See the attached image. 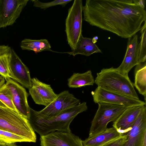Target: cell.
Instances as JSON below:
<instances>
[{
	"mask_svg": "<svg viewBox=\"0 0 146 146\" xmlns=\"http://www.w3.org/2000/svg\"><path fill=\"white\" fill-rule=\"evenodd\" d=\"M83 20L91 25L129 38L140 31L146 11L136 0H86Z\"/></svg>",
	"mask_w": 146,
	"mask_h": 146,
	"instance_id": "1",
	"label": "cell"
},
{
	"mask_svg": "<svg viewBox=\"0 0 146 146\" xmlns=\"http://www.w3.org/2000/svg\"><path fill=\"white\" fill-rule=\"evenodd\" d=\"M87 109L86 103L83 102L50 119L39 118L30 112L28 119L34 131L40 136L56 131L70 132V125L74 119L78 114Z\"/></svg>",
	"mask_w": 146,
	"mask_h": 146,
	"instance_id": "2",
	"label": "cell"
},
{
	"mask_svg": "<svg viewBox=\"0 0 146 146\" xmlns=\"http://www.w3.org/2000/svg\"><path fill=\"white\" fill-rule=\"evenodd\" d=\"M95 83L98 86L108 91L139 100L128 75L121 73L113 67L104 68L97 73Z\"/></svg>",
	"mask_w": 146,
	"mask_h": 146,
	"instance_id": "3",
	"label": "cell"
},
{
	"mask_svg": "<svg viewBox=\"0 0 146 146\" xmlns=\"http://www.w3.org/2000/svg\"><path fill=\"white\" fill-rule=\"evenodd\" d=\"M0 129L21 137L29 142H36V135L28 119L17 111L1 106Z\"/></svg>",
	"mask_w": 146,
	"mask_h": 146,
	"instance_id": "4",
	"label": "cell"
},
{
	"mask_svg": "<svg viewBox=\"0 0 146 146\" xmlns=\"http://www.w3.org/2000/svg\"><path fill=\"white\" fill-rule=\"evenodd\" d=\"M98 104V109L91 123L89 137L94 136L105 130L107 128V126L109 122L115 121L128 108L109 104Z\"/></svg>",
	"mask_w": 146,
	"mask_h": 146,
	"instance_id": "5",
	"label": "cell"
},
{
	"mask_svg": "<svg viewBox=\"0 0 146 146\" xmlns=\"http://www.w3.org/2000/svg\"><path fill=\"white\" fill-rule=\"evenodd\" d=\"M80 104V100L68 91L65 90L57 94L55 99L42 110L36 111L30 108V112L39 118L49 119Z\"/></svg>",
	"mask_w": 146,
	"mask_h": 146,
	"instance_id": "6",
	"label": "cell"
},
{
	"mask_svg": "<svg viewBox=\"0 0 146 146\" xmlns=\"http://www.w3.org/2000/svg\"><path fill=\"white\" fill-rule=\"evenodd\" d=\"M82 2L75 0L68 10L65 21V30L67 40L72 50L75 48L82 34Z\"/></svg>",
	"mask_w": 146,
	"mask_h": 146,
	"instance_id": "7",
	"label": "cell"
},
{
	"mask_svg": "<svg viewBox=\"0 0 146 146\" xmlns=\"http://www.w3.org/2000/svg\"><path fill=\"white\" fill-rule=\"evenodd\" d=\"M95 103H106L122 105L128 107L145 105L146 102L127 96L108 91L98 86L91 92Z\"/></svg>",
	"mask_w": 146,
	"mask_h": 146,
	"instance_id": "8",
	"label": "cell"
},
{
	"mask_svg": "<svg viewBox=\"0 0 146 146\" xmlns=\"http://www.w3.org/2000/svg\"><path fill=\"white\" fill-rule=\"evenodd\" d=\"M29 1L0 0V29L13 25Z\"/></svg>",
	"mask_w": 146,
	"mask_h": 146,
	"instance_id": "9",
	"label": "cell"
},
{
	"mask_svg": "<svg viewBox=\"0 0 146 146\" xmlns=\"http://www.w3.org/2000/svg\"><path fill=\"white\" fill-rule=\"evenodd\" d=\"M126 134L127 135V140L122 146H146L145 105L131 129Z\"/></svg>",
	"mask_w": 146,
	"mask_h": 146,
	"instance_id": "10",
	"label": "cell"
},
{
	"mask_svg": "<svg viewBox=\"0 0 146 146\" xmlns=\"http://www.w3.org/2000/svg\"><path fill=\"white\" fill-rule=\"evenodd\" d=\"M5 84L12 94L13 103L16 110L28 119L30 114V108L27 101L28 94L24 88L11 78H5Z\"/></svg>",
	"mask_w": 146,
	"mask_h": 146,
	"instance_id": "11",
	"label": "cell"
},
{
	"mask_svg": "<svg viewBox=\"0 0 146 146\" xmlns=\"http://www.w3.org/2000/svg\"><path fill=\"white\" fill-rule=\"evenodd\" d=\"M41 146H83L82 140L71 131H56L40 136Z\"/></svg>",
	"mask_w": 146,
	"mask_h": 146,
	"instance_id": "12",
	"label": "cell"
},
{
	"mask_svg": "<svg viewBox=\"0 0 146 146\" xmlns=\"http://www.w3.org/2000/svg\"><path fill=\"white\" fill-rule=\"evenodd\" d=\"M9 69L11 78L27 88H30L31 78L29 70L11 48H10Z\"/></svg>",
	"mask_w": 146,
	"mask_h": 146,
	"instance_id": "13",
	"label": "cell"
},
{
	"mask_svg": "<svg viewBox=\"0 0 146 146\" xmlns=\"http://www.w3.org/2000/svg\"><path fill=\"white\" fill-rule=\"evenodd\" d=\"M31 81L29 93L35 104L46 107L57 97V94L50 85L41 82L36 78H32Z\"/></svg>",
	"mask_w": 146,
	"mask_h": 146,
	"instance_id": "14",
	"label": "cell"
},
{
	"mask_svg": "<svg viewBox=\"0 0 146 146\" xmlns=\"http://www.w3.org/2000/svg\"><path fill=\"white\" fill-rule=\"evenodd\" d=\"M140 63L139 43L138 35L136 34L128 38L124 58L121 64L116 69L121 73L128 75L131 69Z\"/></svg>",
	"mask_w": 146,
	"mask_h": 146,
	"instance_id": "15",
	"label": "cell"
},
{
	"mask_svg": "<svg viewBox=\"0 0 146 146\" xmlns=\"http://www.w3.org/2000/svg\"><path fill=\"white\" fill-rule=\"evenodd\" d=\"M145 105L128 108L113 121V127L122 134L127 133L131 129Z\"/></svg>",
	"mask_w": 146,
	"mask_h": 146,
	"instance_id": "16",
	"label": "cell"
},
{
	"mask_svg": "<svg viewBox=\"0 0 146 146\" xmlns=\"http://www.w3.org/2000/svg\"><path fill=\"white\" fill-rule=\"evenodd\" d=\"M122 134L114 127L107 128L102 132L82 141L83 146H102Z\"/></svg>",
	"mask_w": 146,
	"mask_h": 146,
	"instance_id": "17",
	"label": "cell"
},
{
	"mask_svg": "<svg viewBox=\"0 0 146 146\" xmlns=\"http://www.w3.org/2000/svg\"><path fill=\"white\" fill-rule=\"evenodd\" d=\"M97 53H102V52L94 42L92 38L84 37L82 34L74 50L64 53L74 56L80 54L88 56Z\"/></svg>",
	"mask_w": 146,
	"mask_h": 146,
	"instance_id": "18",
	"label": "cell"
},
{
	"mask_svg": "<svg viewBox=\"0 0 146 146\" xmlns=\"http://www.w3.org/2000/svg\"><path fill=\"white\" fill-rule=\"evenodd\" d=\"M70 88H76L86 86H93L95 80L90 70L82 73H74L68 80Z\"/></svg>",
	"mask_w": 146,
	"mask_h": 146,
	"instance_id": "19",
	"label": "cell"
},
{
	"mask_svg": "<svg viewBox=\"0 0 146 146\" xmlns=\"http://www.w3.org/2000/svg\"><path fill=\"white\" fill-rule=\"evenodd\" d=\"M20 47L22 50H32L36 53L43 51H51V46L46 39L36 40L25 38L20 43Z\"/></svg>",
	"mask_w": 146,
	"mask_h": 146,
	"instance_id": "20",
	"label": "cell"
},
{
	"mask_svg": "<svg viewBox=\"0 0 146 146\" xmlns=\"http://www.w3.org/2000/svg\"><path fill=\"white\" fill-rule=\"evenodd\" d=\"M134 86L139 93L143 96L146 102V61L140 63L135 69V82Z\"/></svg>",
	"mask_w": 146,
	"mask_h": 146,
	"instance_id": "21",
	"label": "cell"
},
{
	"mask_svg": "<svg viewBox=\"0 0 146 146\" xmlns=\"http://www.w3.org/2000/svg\"><path fill=\"white\" fill-rule=\"evenodd\" d=\"M0 106L17 111L13 103L11 93L5 83L0 87Z\"/></svg>",
	"mask_w": 146,
	"mask_h": 146,
	"instance_id": "22",
	"label": "cell"
},
{
	"mask_svg": "<svg viewBox=\"0 0 146 146\" xmlns=\"http://www.w3.org/2000/svg\"><path fill=\"white\" fill-rule=\"evenodd\" d=\"M29 142L25 139L13 133L0 129V142L7 144L17 142Z\"/></svg>",
	"mask_w": 146,
	"mask_h": 146,
	"instance_id": "23",
	"label": "cell"
},
{
	"mask_svg": "<svg viewBox=\"0 0 146 146\" xmlns=\"http://www.w3.org/2000/svg\"><path fill=\"white\" fill-rule=\"evenodd\" d=\"M10 55V49L7 52L0 54V74L5 78H12L9 69Z\"/></svg>",
	"mask_w": 146,
	"mask_h": 146,
	"instance_id": "24",
	"label": "cell"
},
{
	"mask_svg": "<svg viewBox=\"0 0 146 146\" xmlns=\"http://www.w3.org/2000/svg\"><path fill=\"white\" fill-rule=\"evenodd\" d=\"M144 22L140 30L141 36L139 43L140 63L146 61V20Z\"/></svg>",
	"mask_w": 146,
	"mask_h": 146,
	"instance_id": "25",
	"label": "cell"
},
{
	"mask_svg": "<svg viewBox=\"0 0 146 146\" xmlns=\"http://www.w3.org/2000/svg\"><path fill=\"white\" fill-rule=\"evenodd\" d=\"M72 1V0H55L48 2H41L38 0H33L31 1L33 3V6L45 10L50 7L58 5H62V7H64L66 4Z\"/></svg>",
	"mask_w": 146,
	"mask_h": 146,
	"instance_id": "26",
	"label": "cell"
},
{
	"mask_svg": "<svg viewBox=\"0 0 146 146\" xmlns=\"http://www.w3.org/2000/svg\"><path fill=\"white\" fill-rule=\"evenodd\" d=\"M127 139V135L126 133L122 134L119 137L107 143L102 146H122Z\"/></svg>",
	"mask_w": 146,
	"mask_h": 146,
	"instance_id": "27",
	"label": "cell"
},
{
	"mask_svg": "<svg viewBox=\"0 0 146 146\" xmlns=\"http://www.w3.org/2000/svg\"><path fill=\"white\" fill-rule=\"evenodd\" d=\"M11 47L7 45H0V54L9 51Z\"/></svg>",
	"mask_w": 146,
	"mask_h": 146,
	"instance_id": "28",
	"label": "cell"
},
{
	"mask_svg": "<svg viewBox=\"0 0 146 146\" xmlns=\"http://www.w3.org/2000/svg\"><path fill=\"white\" fill-rule=\"evenodd\" d=\"M5 78L3 76H0V87L2 86L5 82Z\"/></svg>",
	"mask_w": 146,
	"mask_h": 146,
	"instance_id": "29",
	"label": "cell"
},
{
	"mask_svg": "<svg viewBox=\"0 0 146 146\" xmlns=\"http://www.w3.org/2000/svg\"><path fill=\"white\" fill-rule=\"evenodd\" d=\"M98 39V37L97 36H95L92 38L94 42L95 43L96 42L97 40Z\"/></svg>",
	"mask_w": 146,
	"mask_h": 146,
	"instance_id": "30",
	"label": "cell"
},
{
	"mask_svg": "<svg viewBox=\"0 0 146 146\" xmlns=\"http://www.w3.org/2000/svg\"><path fill=\"white\" fill-rule=\"evenodd\" d=\"M0 146H8V144L0 142Z\"/></svg>",
	"mask_w": 146,
	"mask_h": 146,
	"instance_id": "31",
	"label": "cell"
},
{
	"mask_svg": "<svg viewBox=\"0 0 146 146\" xmlns=\"http://www.w3.org/2000/svg\"><path fill=\"white\" fill-rule=\"evenodd\" d=\"M8 146H20L14 144H8Z\"/></svg>",
	"mask_w": 146,
	"mask_h": 146,
	"instance_id": "32",
	"label": "cell"
},
{
	"mask_svg": "<svg viewBox=\"0 0 146 146\" xmlns=\"http://www.w3.org/2000/svg\"><path fill=\"white\" fill-rule=\"evenodd\" d=\"M1 75L0 74V76Z\"/></svg>",
	"mask_w": 146,
	"mask_h": 146,
	"instance_id": "33",
	"label": "cell"
}]
</instances>
